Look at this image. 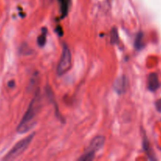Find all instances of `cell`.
<instances>
[{
	"mask_svg": "<svg viewBox=\"0 0 161 161\" xmlns=\"http://www.w3.org/2000/svg\"><path fill=\"white\" fill-rule=\"evenodd\" d=\"M14 85H15V82L13 80H11L10 82H9V83H8V86L10 87H14Z\"/></svg>",
	"mask_w": 161,
	"mask_h": 161,
	"instance_id": "5bb4252c",
	"label": "cell"
},
{
	"mask_svg": "<svg viewBox=\"0 0 161 161\" xmlns=\"http://www.w3.org/2000/svg\"><path fill=\"white\" fill-rule=\"evenodd\" d=\"M134 47L136 50H140L144 47V34L143 32H140L137 33L136 36L135 41H134Z\"/></svg>",
	"mask_w": 161,
	"mask_h": 161,
	"instance_id": "ba28073f",
	"label": "cell"
},
{
	"mask_svg": "<svg viewBox=\"0 0 161 161\" xmlns=\"http://www.w3.org/2000/svg\"><path fill=\"white\" fill-rule=\"evenodd\" d=\"M114 90L119 94L124 93L126 90L127 87V79L125 76H121L118 78L114 83Z\"/></svg>",
	"mask_w": 161,
	"mask_h": 161,
	"instance_id": "277c9868",
	"label": "cell"
},
{
	"mask_svg": "<svg viewBox=\"0 0 161 161\" xmlns=\"http://www.w3.org/2000/svg\"><path fill=\"white\" fill-rule=\"evenodd\" d=\"M159 78L156 73H153L148 76V87L149 90L154 92L159 88Z\"/></svg>",
	"mask_w": 161,
	"mask_h": 161,
	"instance_id": "8992f818",
	"label": "cell"
},
{
	"mask_svg": "<svg viewBox=\"0 0 161 161\" xmlns=\"http://www.w3.org/2000/svg\"><path fill=\"white\" fill-rule=\"evenodd\" d=\"M55 31L57 32L58 35H59V36H62V35H63V32H62V28L60 27V26H58Z\"/></svg>",
	"mask_w": 161,
	"mask_h": 161,
	"instance_id": "4fadbf2b",
	"label": "cell"
},
{
	"mask_svg": "<svg viewBox=\"0 0 161 161\" xmlns=\"http://www.w3.org/2000/svg\"><path fill=\"white\" fill-rule=\"evenodd\" d=\"M95 157V153L90 151H87L82 157L79 158V160L81 161H90L93 160Z\"/></svg>",
	"mask_w": 161,
	"mask_h": 161,
	"instance_id": "30bf717a",
	"label": "cell"
},
{
	"mask_svg": "<svg viewBox=\"0 0 161 161\" xmlns=\"http://www.w3.org/2000/svg\"><path fill=\"white\" fill-rule=\"evenodd\" d=\"M104 142H105V138L104 136H96L93 139L87 151L93 152L96 153V151L100 149L104 146Z\"/></svg>",
	"mask_w": 161,
	"mask_h": 161,
	"instance_id": "5b68a950",
	"label": "cell"
},
{
	"mask_svg": "<svg viewBox=\"0 0 161 161\" xmlns=\"http://www.w3.org/2000/svg\"><path fill=\"white\" fill-rule=\"evenodd\" d=\"M40 108L41 99L40 96V93L37 92L35 94L32 102H30L28 109H27L25 114L24 115L22 119H21L18 128H17V131L19 134L27 133L36 125V116H37L38 113H40Z\"/></svg>",
	"mask_w": 161,
	"mask_h": 161,
	"instance_id": "6da1fadb",
	"label": "cell"
},
{
	"mask_svg": "<svg viewBox=\"0 0 161 161\" xmlns=\"http://www.w3.org/2000/svg\"><path fill=\"white\" fill-rule=\"evenodd\" d=\"M35 133H33L30 135L27 136L24 138L21 139L20 142H18L12 148V149L6 155V156L4 157V160H12V159H14L16 158H18V156H21L24 151H25L27 148H28L29 145H30V143L32 142L33 139L34 138Z\"/></svg>",
	"mask_w": 161,
	"mask_h": 161,
	"instance_id": "7a4b0ae2",
	"label": "cell"
},
{
	"mask_svg": "<svg viewBox=\"0 0 161 161\" xmlns=\"http://www.w3.org/2000/svg\"><path fill=\"white\" fill-rule=\"evenodd\" d=\"M119 41V33L115 28H113L111 31V44H116Z\"/></svg>",
	"mask_w": 161,
	"mask_h": 161,
	"instance_id": "8fae6325",
	"label": "cell"
},
{
	"mask_svg": "<svg viewBox=\"0 0 161 161\" xmlns=\"http://www.w3.org/2000/svg\"><path fill=\"white\" fill-rule=\"evenodd\" d=\"M60 5L61 11V19H63L67 16L70 9V0H58Z\"/></svg>",
	"mask_w": 161,
	"mask_h": 161,
	"instance_id": "52a82bcc",
	"label": "cell"
},
{
	"mask_svg": "<svg viewBox=\"0 0 161 161\" xmlns=\"http://www.w3.org/2000/svg\"><path fill=\"white\" fill-rule=\"evenodd\" d=\"M71 67V53L68 46L66 43L62 45V52L61 59L57 68V73L59 76H62L70 70Z\"/></svg>",
	"mask_w": 161,
	"mask_h": 161,
	"instance_id": "3957f363",
	"label": "cell"
},
{
	"mask_svg": "<svg viewBox=\"0 0 161 161\" xmlns=\"http://www.w3.org/2000/svg\"><path fill=\"white\" fill-rule=\"evenodd\" d=\"M47 30L44 28H42V34L38 37L37 39V43L40 47H44L46 43V38H47Z\"/></svg>",
	"mask_w": 161,
	"mask_h": 161,
	"instance_id": "9c48e42d",
	"label": "cell"
},
{
	"mask_svg": "<svg viewBox=\"0 0 161 161\" xmlns=\"http://www.w3.org/2000/svg\"><path fill=\"white\" fill-rule=\"evenodd\" d=\"M156 108L159 113H161V98L156 101Z\"/></svg>",
	"mask_w": 161,
	"mask_h": 161,
	"instance_id": "7c38bea8",
	"label": "cell"
}]
</instances>
